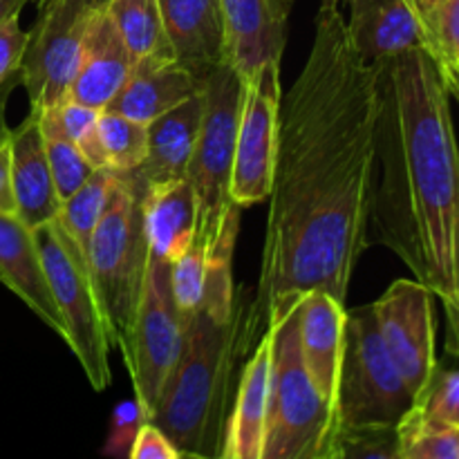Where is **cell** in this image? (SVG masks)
Returning <instances> with one entry per match:
<instances>
[{
  "mask_svg": "<svg viewBox=\"0 0 459 459\" xmlns=\"http://www.w3.org/2000/svg\"><path fill=\"white\" fill-rule=\"evenodd\" d=\"M377 106V63L354 48L339 3L321 0L307 63L281 99L263 264L242 352L307 291L345 303L370 245Z\"/></svg>",
  "mask_w": 459,
  "mask_h": 459,
  "instance_id": "cell-1",
  "label": "cell"
},
{
  "mask_svg": "<svg viewBox=\"0 0 459 459\" xmlns=\"http://www.w3.org/2000/svg\"><path fill=\"white\" fill-rule=\"evenodd\" d=\"M377 94L368 236L453 307L459 300V148L451 94L424 48L377 63Z\"/></svg>",
  "mask_w": 459,
  "mask_h": 459,
  "instance_id": "cell-2",
  "label": "cell"
},
{
  "mask_svg": "<svg viewBox=\"0 0 459 459\" xmlns=\"http://www.w3.org/2000/svg\"><path fill=\"white\" fill-rule=\"evenodd\" d=\"M231 260L233 251L206 255L204 296L184 314L182 350L151 420L182 457L220 459L222 451L236 359L245 354L247 309L233 294Z\"/></svg>",
  "mask_w": 459,
  "mask_h": 459,
  "instance_id": "cell-3",
  "label": "cell"
},
{
  "mask_svg": "<svg viewBox=\"0 0 459 459\" xmlns=\"http://www.w3.org/2000/svg\"><path fill=\"white\" fill-rule=\"evenodd\" d=\"M264 336L272 366L263 459H334L336 412L303 366L296 305Z\"/></svg>",
  "mask_w": 459,
  "mask_h": 459,
  "instance_id": "cell-4",
  "label": "cell"
},
{
  "mask_svg": "<svg viewBox=\"0 0 459 459\" xmlns=\"http://www.w3.org/2000/svg\"><path fill=\"white\" fill-rule=\"evenodd\" d=\"M148 247L142 200L117 178L110 200L88 247V273L103 312L108 336L121 354L128 350L146 285Z\"/></svg>",
  "mask_w": 459,
  "mask_h": 459,
  "instance_id": "cell-5",
  "label": "cell"
},
{
  "mask_svg": "<svg viewBox=\"0 0 459 459\" xmlns=\"http://www.w3.org/2000/svg\"><path fill=\"white\" fill-rule=\"evenodd\" d=\"M245 79L233 63L220 67L204 83V117L188 166L197 200V231L211 251L236 245L242 206L231 200L233 155Z\"/></svg>",
  "mask_w": 459,
  "mask_h": 459,
  "instance_id": "cell-6",
  "label": "cell"
},
{
  "mask_svg": "<svg viewBox=\"0 0 459 459\" xmlns=\"http://www.w3.org/2000/svg\"><path fill=\"white\" fill-rule=\"evenodd\" d=\"M415 394L385 350L375 307L350 309L336 388V435L354 429H397Z\"/></svg>",
  "mask_w": 459,
  "mask_h": 459,
  "instance_id": "cell-7",
  "label": "cell"
},
{
  "mask_svg": "<svg viewBox=\"0 0 459 459\" xmlns=\"http://www.w3.org/2000/svg\"><path fill=\"white\" fill-rule=\"evenodd\" d=\"M34 236L54 300L65 323L63 341L85 370L90 385L97 393H103L112 384L110 363H108L112 343L92 281H90L88 263L70 245L56 220L34 229Z\"/></svg>",
  "mask_w": 459,
  "mask_h": 459,
  "instance_id": "cell-8",
  "label": "cell"
},
{
  "mask_svg": "<svg viewBox=\"0 0 459 459\" xmlns=\"http://www.w3.org/2000/svg\"><path fill=\"white\" fill-rule=\"evenodd\" d=\"M184 339V314L170 291V263L151 254L146 285L134 318L133 336L124 352L143 421H151L161 393L178 363Z\"/></svg>",
  "mask_w": 459,
  "mask_h": 459,
  "instance_id": "cell-9",
  "label": "cell"
},
{
  "mask_svg": "<svg viewBox=\"0 0 459 459\" xmlns=\"http://www.w3.org/2000/svg\"><path fill=\"white\" fill-rule=\"evenodd\" d=\"M281 61H267L245 79L238 117L231 200L247 209L272 195L281 121Z\"/></svg>",
  "mask_w": 459,
  "mask_h": 459,
  "instance_id": "cell-10",
  "label": "cell"
},
{
  "mask_svg": "<svg viewBox=\"0 0 459 459\" xmlns=\"http://www.w3.org/2000/svg\"><path fill=\"white\" fill-rule=\"evenodd\" d=\"M39 18L27 31L21 83L30 97V110L40 112L67 99L94 9L76 0H39Z\"/></svg>",
  "mask_w": 459,
  "mask_h": 459,
  "instance_id": "cell-11",
  "label": "cell"
},
{
  "mask_svg": "<svg viewBox=\"0 0 459 459\" xmlns=\"http://www.w3.org/2000/svg\"><path fill=\"white\" fill-rule=\"evenodd\" d=\"M372 307L385 350L417 397L437 368L433 291L424 282L402 278Z\"/></svg>",
  "mask_w": 459,
  "mask_h": 459,
  "instance_id": "cell-12",
  "label": "cell"
},
{
  "mask_svg": "<svg viewBox=\"0 0 459 459\" xmlns=\"http://www.w3.org/2000/svg\"><path fill=\"white\" fill-rule=\"evenodd\" d=\"M202 117L204 88L148 124L146 160L130 173H117V178L128 184L139 200L151 186L186 178L202 128Z\"/></svg>",
  "mask_w": 459,
  "mask_h": 459,
  "instance_id": "cell-13",
  "label": "cell"
},
{
  "mask_svg": "<svg viewBox=\"0 0 459 459\" xmlns=\"http://www.w3.org/2000/svg\"><path fill=\"white\" fill-rule=\"evenodd\" d=\"M160 9L175 63L197 83L231 63L220 0H160Z\"/></svg>",
  "mask_w": 459,
  "mask_h": 459,
  "instance_id": "cell-14",
  "label": "cell"
},
{
  "mask_svg": "<svg viewBox=\"0 0 459 459\" xmlns=\"http://www.w3.org/2000/svg\"><path fill=\"white\" fill-rule=\"evenodd\" d=\"M9 184L13 213L27 227L39 229L56 220L63 202L49 170L39 110H30L18 128L9 130Z\"/></svg>",
  "mask_w": 459,
  "mask_h": 459,
  "instance_id": "cell-15",
  "label": "cell"
},
{
  "mask_svg": "<svg viewBox=\"0 0 459 459\" xmlns=\"http://www.w3.org/2000/svg\"><path fill=\"white\" fill-rule=\"evenodd\" d=\"M299 314V343L303 366L318 393L330 402L336 412L341 359L345 345V303L327 291L314 290L300 296L296 303Z\"/></svg>",
  "mask_w": 459,
  "mask_h": 459,
  "instance_id": "cell-16",
  "label": "cell"
},
{
  "mask_svg": "<svg viewBox=\"0 0 459 459\" xmlns=\"http://www.w3.org/2000/svg\"><path fill=\"white\" fill-rule=\"evenodd\" d=\"M128 48L108 16L106 7H97L90 13L81 45L79 67L70 85L67 99L94 110H106L112 99L124 88L130 74Z\"/></svg>",
  "mask_w": 459,
  "mask_h": 459,
  "instance_id": "cell-17",
  "label": "cell"
},
{
  "mask_svg": "<svg viewBox=\"0 0 459 459\" xmlns=\"http://www.w3.org/2000/svg\"><path fill=\"white\" fill-rule=\"evenodd\" d=\"M0 282L12 290L45 325L65 336L58 305L49 287L34 229L16 213H0Z\"/></svg>",
  "mask_w": 459,
  "mask_h": 459,
  "instance_id": "cell-18",
  "label": "cell"
},
{
  "mask_svg": "<svg viewBox=\"0 0 459 459\" xmlns=\"http://www.w3.org/2000/svg\"><path fill=\"white\" fill-rule=\"evenodd\" d=\"M231 63L249 79L263 63L281 61L291 0H220Z\"/></svg>",
  "mask_w": 459,
  "mask_h": 459,
  "instance_id": "cell-19",
  "label": "cell"
},
{
  "mask_svg": "<svg viewBox=\"0 0 459 459\" xmlns=\"http://www.w3.org/2000/svg\"><path fill=\"white\" fill-rule=\"evenodd\" d=\"M354 48L368 63L424 48L420 21L408 0H336Z\"/></svg>",
  "mask_w": 459,
  "mask_h": 459,
  "instance_id": "cell-20",
  "label": "cell"
},
{
  "mask_svg": "<svg viewBox=\"0 0 459 459\" xmlns=\"http://www.w3.org/2000/svg\"><path fill=\"white\" fill-rule=\"evenodd\" d=\"M269 341L255 343L254 354L240 372L231 412H229L227 429L220 459H263L264 424H267V399H269Z\"/></svg>",
  "mask_w": 459,
  "mask_h": 459,
  "instance_id": "cell-21",
  "label": "cell"
},
{
  "mask_svg": "<svg viewBox=\"0 0 459 459\" xmlns=\"http://www.w3.org/2000/svg\"><path fill=\"white\" fill-rule=\"evenodd\" d=\"M204 85L197 83L178 63L142 61L130 67L124 88L117 92L106 110L119 112L139 124H151L186 101L191 94L200 92Z\"/></svg>",
  "mask_w": 459,
  "mask_h": 459,
  "instance_id": "cell-22",
  "label": "cell"
},
{
  "mask_svg": "<svg viewBox=\"0 0 459 459\" xmlns=\"http://www.w3.org/2000/svg\"><path fill=\"white\" fill-rule=\"evenodd\" d=\"M142 213L151 254L175 263L197 231V200L188 178L148 188L142 197Z\"/></svg>",
  "mask_w": 459,
  "mask_h": 459,
  "instance_id": "cell-23",
  "label": "cell"
},
{
  "mask_svg": "<svg viewBox=\"0 0 459 459\" xmlns=\"http://www.w3.org/2000/svg\"><path fill=\"white\" fill-rule=\"evenodd\" d=\"M106 12L124 39L133 65L142 61H175L160 0H108Z\"/></svg>",
  "mask_w": 459,
  "mask_h": 459,
  "instance_id": "cell-24",
  "label": "cell"
},
{
  "mask_svg": "<svg viewBox=\"0 0 459 459\" xmlns=\"http://www.w3.org/2000/svg\"><path fill=\"white\" fill-rule=\"evenodd\" d=\"M117 182V173L108 166L94 169V173L85 179L83 186L63 200L61 211L56 215V224L63 229L70 245L79 251L81 258L88 263V247L92 240V233L106 211L110 200L112 186Z\"/></svg>",
  "mask_w": 459,
  "mask_h": 459,
  "instance_id": "cell-25",
  "label": "cell"
},
{
  "mask_svg": "<svg viewBox=\"0 0 459 459\" xmlns=\"http://www.w3.org/2000/svg\"><path fill=\"white\" fill-rule=\"evenodd\" d=\"M99 142L106 155L108 169L115 173H130L148 152V126L112 110H99Z\"/></svg>",
  "mask_w": 459,
  "mask_h": 459,
  "instance_id": "cell-26",
  "label": "cell"
},
{
  "mask_svg": "<svg viewBox=\"0 0 459 459\" xmlns=\"http://www.w3.org/2000/svg\"><path fill=\"white\" fill-rule=\"evenodd\" d=\"M412 420L439 430L459 429V368H437L408 411Z\"/></svg>",
  "mask_w": 459,
  "mask_h": 459,
  "instance_id": "cell-27",
  "label": "cell"
},
{
  "mask_svg": "<svg viewBox=\"0 0 459 459\" xmlns=\"http://www.w3.org/2000/svg\"><path fill=\"white\" fill-rule=\"evenodd\" d=\"M97 117L99 110L94 108L76 103L72 99L56 103V106L40 110V119L45 124L54 126L61 134H65L76 148L85 155V160L94 166V169H103L106 164V155H103L101 142H99L97 130Z\"/></svg>",
  "mask_w": 459,
  "mask_h": 459,
  "instance_id": "cell-28",
  "label": "cell"
},
{
  "mask_svg": "<svg viewBox=\"0 0 459 459\" xmlns=\"http://www.w3.org/2000/svg\"><path fill=\"white\" fill-rule=\"evenodd\" d=\"M40 130H43V142H45V152H48L49 170H52L54 186H56L58 197L67 200L70 195H74L81 186L85 184V179L94 173V166L85 160L83 152L65 137V134L58 133L54 126L45 124L40 119Z\"/></svg>",
  "mask_w": 459,
  "mask_h": 459,
  "instance_id": "cell-29",
  "label": "cell"
},
{
  "mask_svg": "<svg viewBox=\"0 0 459 459\" xmlns=\"http://www.w3.org/2000/svg\"><path fill=\"white\" fill-rule=\"evenodd\" d=\"M206 255L209 247L195 236L191 247L175 263H170V291L182 314H191L200 307L206 287V267H209Z\"/></svg>",
  "mask_w": 459,
  "mask_h": 459,
  "instance_id": "cell-30",
  "label": "cell"
},
{
  "mask_svg": "<svg viewBox=\"0 0 459 459\" xmlns=\"http://www.w3.org/2000/svg\"><path fill=\"white\" fill-rule=\"evenodd\" d=\"M399 459H459L457 430H439L406 415L397 426Z\"/></svg>",
  "mask_w": 459,
  "mask_h": 459,
  "instance_id": "cell-31",
  "label": "cell"
},
{
  "mask_svg": "<svg viewBox=\"0 0 459 459\" xmlns=\"http://www.w3.org/2000/svg\"><path fill=\"white\" fill-rule=\"evenodd\" d=\"M424 49L446 72L459 63V0H444L421 27Z\"/></svg>",
  "mask_w": 459,
  "mask_h": 459,
  "instance_id": "cell-32",
  "label": "cell"
},
{
  "mask_svg": "<svg viewBox=\"0 0 459 459\" xmlns=\"http://www.w3.org/2000/svg\"><path fill=\"white\" fill-rule=\"evenodd\" d=\"M334 459H399L397 429L341 430L334 442Z\"/></svg>",
  "mask_w": 459,
  "mask_h": 459,
  "instance_id": "cell-33",
  "label": "cell"
},
{
  "mask_svg": "<svg viewBox=\"0 0 459 459\" xmlns=\"http://www.w3.org/2000/svg\"><path fill=\"white\" fill-rule=\"evenodd\" d=\"M25 45L27 31L18 22V16L0 22V110L13 85L21 83V61Z\"/></svg>",
  "mask_w": 459,
  "mask_h": 459,
  "instance_id": "cell-34",
  "label": "cell"
},
{
  "mask_svg": "<svg viewBox=\"0 0 459 459\" xmlns=\"http://www.w3.org/2000/svg\"><path fill=\"white\" fill-rule=\"evenodd\" d=\"M128 455L133 459H179L178 448L169 439V435L152 421H142L137 426L130 442Z\"/></svg>",
  "mask_w": 459,
  "mask_h": 459,
  "instance_id": "cell-35",
  "label": "cell"
},
{
  "mask_svg": "<svg viewBox=\"0 0 459 459\" xmlns=\"http://www.w3.org/2000/svg\"><path fill=\"white\" fill-rule=\"evenodd\" d=\"M0 213H13V195L9 184V137L0 143Z\"/></svg>",
  "mask_w": 459,
  "mask_h": 459,
  "instance_id": "cell-36",
  "label": "cell"
},
{
  "mask_svg": "<svg viewBox=\"0 0 459 459\" xmlns=\"http://www.w3.org/2000/svg\"><path fill=\"white\" fill-rule=\"evenodd\" d=\"M446 312V352L459 359V300L453 307H444Z\"/></svg>",
  "mask_w": 459,
  "mask_h": 459,
  "instance_id": "cell-37",
  "label": "cell"
},
{
  "mask_svg": "<svg viewBox=\"0 0 459 459\" xmlns=\"http://www.w3.org/2000/svg\"><path fill=\"white\" fill-rule=\"evenodd\" d=\"M442 3H444V0H408L412 13H415V18L420 21V27H424V22L429 21L430 16H433V12Z\"/></svg>",
  "mask_w": 459,
  "mask_h": 459,
  "instance_id": "cell-38",
  "label": "cell"
},
{
  "mask_svg": "<svg viewBox=\"0 0 459 459\" xmlns=\"http://www.w3.org/2000/svg\"><path fill=\"white\" fill-rule=\"evenodd\" d=\"M30 0H0V22H4L12 16H21V9Z\"/></svg>",
  "mask_w": 459,
  "mask_h": 459,
  "instance_id": "cell-39",
  "label": "cell"
},
{
  "mask_svg": "<svg viewBox=\"0 0 459 459\" xmlns=\"http://www.w3.org/2000/svg\"><path fill=\"white\" fill-rule=\"evenodd\" d=\"M442 76H444V83H446L448 88V94H453V97L459 101V63L455 67H451V70L442 72Z\"/></svg>",
  "mask_w": 459,
  "mask_h": 459,
  "instance_id": "cell-40",
  "label": "cell"
},
{
  "mask_svg": "<svg viewBox=\"0 0 459 459\" xmlns=\"http://www.w3.org/2000/svg\"><path fill=\"white\" fill-rule=\"evenodd\" d=\"M76 3H81V4H83V7L97 9V7H106L108 0H76Z\"/></svg>",
  "mask_w": 459,
  "mask_h": 459,
  "instance_id": "cell-41",
  "label": "cell"
},
{
  "mask_svg": "<svg viewBox=\"0 0 459 459\" xmlns=\"http://www.w3.org/2000/svg\"><path fill=\"white\" fill-rule=\"evenodd\" d=\"M457 433H459V429H457Z\"/></svg>",
  "mask_w": 459,
  "mask_h": 459,
  "instance_id": "cell-42",
  "label": "cell"
}]
</instances>
